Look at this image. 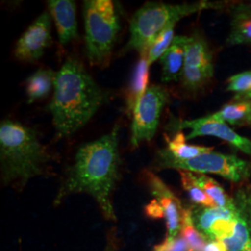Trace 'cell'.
Instances as JSON below:
<instances>
[{"label":"cell","mask_w":251,"mask_h":251,"mask_svg":"<svg viewBox=\"0 0 251 251\" xmlns=\"http://www.w3.org/2000/svg\"><path fill=\"white\" fill-rule=\"evenodd\" d=\"M169 123L171 131L179 132L183 129H191V132L186 136V141L201 136H212L251 155V140L237 134L227 123L217 118L213 114L193 120L172 118Z\"/></svg>","instance_id":"obj_8"},{"label":"cell","mask_w":251,"mask_h":251,"mask_svg":"<svg viewBox=\"0 0 251 251\" xmlns=\"http://www.w3.org/2000/svg\"><path fill=\"white\" fill-rule=\"evenodd\" d=\"M57 72L51 69H38L31 75L26 80L27 102L33 103L38 100L46 98L52 89L56 79Z\"/></svg>","instance_id":"obj_17"},{"label":"cell","mask_w":251,"mask_h":251,"mask_svg":"<svg viewBox=\"0 0 251 251\" xmlns=\"http://www.w3.org/2000/svg\"><path fill=\"white\" fill-rule=\"evenodd\" d=\"M175 25L176 24H173L170 26L167 27L153 40L147 53V60H148L149 66L154 62H156L158 59H160L162 55L165 53L168 50V49L171 47L175 38L174 36Z\"/></svg>","instance_id":"obj_24"},{"label":"cell","mask_w":251,"mask_h":251,"mask_svg":"<svg viewBox=\"0 0 251 251\" xmlns=\"http://www.w3.org/2000/svg\"><path fill=\"white\" fill-rule=\"evenodd\" d=\"M233 201L236 211L234 232L222 242L228 251H251V185L238 189Z\"/></svg>","instance_id":"obj_10"},{"label":"cell","mask_w":251,"mask_h":251,"mask_svg":"<svg viewBox=\"0 0 251 251\" xmlns=\"http://www.w3.org/2000/svg\"><path fill=\"white\" fill-rule=\"evenodd\" d=\"M156 164L161 169H175L199 174H217L234 182L249 179L251 169L248 162L234 154L222 152H204L188 160H178L171 156L166 149L157 152Z\"/></svg>","instance_id":"obj_6"},{"label":"cell","mask_w":251,"mask_h":251,"mask_svg":"<svg viewBox=\"0 0 251 251\" xmlns=\"http://www.w3.org/2000/svg\"><path fill=\"white\" fill-rule=\"evenodd\" d=\"M168 147L166 150L171 156L178 160H188L198 155L213 151L212 147L186 144V137L182 131L177 132L172 140L167 139Z\"/></svg>","instance_id":"obj_20"},{"label":"cell","mask_w":251,"mask_h":251,"mask_svg":"<svg viewBox=\"0 0 251 251\" xmlns=\"http://www.w3.org/2000/svg\"><path fill=\"white\" fill-rule=\"evenodd\" d=\"M152 251H188V248L185 240L178 236L174 239L166 238L163 242L155 246Z\"/></svg>","instance_id":"obj_26"},{"label":"cell","mask_w":251,"mask_h":251,"mask_svg":"<svg viewBox=\"0 0 251 251\" xmlns=\"http://www.w3.org/2000/svg\"><path fill=\"white\" fill-rule=\"evenodd\" d=\"M217 118L234 126L251 125V99L234 98L213 114Z\"/></svg>","instance_id":"obj_19"},{"label":"cell","mask_w":251,"mask_h":251,"mask_svg":"<svg viewBox=\"0 0 251 251\" xmlns=\"http://www.w3.org/2000/svg\"><path fill=\"white\" fill-rule=\"evenodd\" d=\"M53 157L38 138L36 129L12 120L0 124L1 179L5 185L23 189L47 171Z\"/></svg>","instance_id":"obj_3"},{"label":"cell","mask_w":251,"mask_h":251,"mask_svg":"<svg viewBox=\"0 0 251 251\" xmlns=\"http://www.w3.org/2000/svg\"><path fill=\"white\" fill-rule=\"evenodd\" d=\"M146 214L151 218H164V213L162 207L158 204V202L153 199L150 204H148L145 207Z\"/></svg>","instance_id":"obj_27"},{"label":"cell","mask_w":251,"mask_h":251,"mask_svg":"<svg viewBox=\"0 0 251 251\" xmlns=\"http://www.w3.org/2000/svg\"><path fill=\"white\" fill-rule=\"evenodd\" d=\"M149 64L147 60V55L140 57L139 62L135 66L134 71L132 73L131 79L126 91V110L127 113L132 115L135 108L139 101L144 96L146 90L148 89L149 80Z\"/></svg>","instance_id":"obj_15"},{"label":"cell","mask_w":251,"mask_h":251,"mask_svg":"<svg viewBox=\"0 0 251 251\" xmlns=\"http://www.w3.org/2000/svg\"><path fill=\"white\" fill-rule=\"evenodd\" d=\"M85 50L90 65H107L120 30L119 15L111 0L83 2Z\"/></svg>","instance_id":"obj_5"},{"label":"cell","mask_w":251,"mask_h":251,"mask_svg":"<svg viewBox=\"0 0 251 251\" xmlns=\"http://www.w3.org/2000/svg\"><path fill=\"white\" fill-rule=\"evenodd\" d=\"M119 126L99 139L83 144L65 176L54 204L60 205L74 194H88L95 199L109 221H117L112 193L119 179L121 158L118 143Z\"/></svg>","instance_id":"obj_1"},{"label":"cell","mask_w":251,"mask_h":251,"mask_svg":"<svg viewBox=\"0 0 251 251\" xmlns=\"http://www.w3.org/2000/svg\"><path fill=\"white\" fill-rule=\"evenodd\" d=\"M183 70L214 74L212 53L206 40L198 34L189 36Z\"/></svg>","instance_id":"obj_14"},{"label":"cell","mask_w":251,"mask_h":251,"mask_svg":"<svg viewBox=\"0 0 251 251\" xmlns=\"http://www.w3.org/2000/svg\"><path fill=\"white\" fill-rule=\"evenodd\" d=\"M145 179L154 199L162 207L168 229L166 238L174 239L178 237L185 209L181 206L177 197L156 175L150 171H145Z\"/></svg>","instance_id":"obj_11"},{"label":"cell","mask_w":251,"mask_h":251,"mask_svg":"<svg viewBox=\"0 0 251 251\" xmlns=\"http://www.w3.org/2000/svg\"><path fill=\"white\" fill-rule=\"evenodd\" d=\"M189 36H176L171 47L162 55V81L172 82L181 79L185 63V50Z\"/></svg>","instance_id":"obj_13"},{"label":"cell","mask_w":251,"mask_h":251,"mask_svg":"<svg viewBox=\"0 0 251 251\" xmlns=\"http://www.w3.org/2000/svg\"><path fill=\"white\" fill-rule=\"evenodd\" d=\"M180 232L182 234V238L187 244L188 251H203L206 247V237L200 233L194 224L191 209H185Z\"/></svg>","instance_id":"obj_21"},{"label":"cell","mask_w":251,"mask_h":251,"mask_svg":"<svg viewBox=\"0 0 251 251\" xmlns=\"http://www.w3.org/2000/svg\"><path fill=\"white\" fill-rule=\"evenodd\" d=\"M117 237L115 234H111L109 236L106 247L103 251H117Z\"/></svg>","instance_id":"obj_29"},{"label":"cell","mask_w":251,"mask_h":251,"mask_svg":"<svg viewBox=\"0 0 251 251\" xmlns=\"http://www.w3.org/2000/svg\"><path fill=\"white\" fill-rule=\"evenodd\" d=\"M231 32L227 39L229 45L251 44V8L238 4L231 11Z\"/></svg>","instance_id":"obj_16"},{"label":"cell","mask_w":251,"mask_h":251,"mask_svg":"<svg viewBox=\"0 0 251 251\" xmlns=\"http://www.w3.org/2000/svg\"><path fill=\"white\" fill-rule=\"evenodd\" d=\"M227 90L233 92L237 99H251V71L236 74L228 80Z\"/></svg>","instance_id":"obj_25"},{"label":"cell","mask_w":251,"mask_h":251,"mask_svg":"<svg viewBox=\"0 0 251 251\" xmlns=\"http://www.w3.org/2000/svg\"><path fill=\"white\" fill-rule=\"evenodd\" d=\"M179 172L181 185L194 203L201 206H217L213 199L198 185L193 172L187 171H179Z\"/></svg>","instance_id":"obj_22"},{"label":"cell","mask_w":251,"mask_h":251,"mask_svg":"<svg viewBox=\"0 0 251 251\" xmlns=\"http://www.w3.org/2000/svg\"><path fill=\"white\" fill-rule=\"evenodd\" d=\"M194 176L198 185L213 199L217 206L228 207L233 205V198H229L226 195L224 188L215 179L206 176V174L194 173Z\"/></svg>","instance_id":"obj_23"},{"label":"cell","mask_w":251,"mask_h":251,"mask_svg":"<svg viewBox=\"0 0 251 251\" xmlns=\"http://www.w3.org/2000/svg\"><path fill=\"white\" fill-rule=\"evenodd\" d=\"M192 218L197 229L203 233L207 239L210 232V228L215 223L216 220L224 217H235L236 211L235 206L233 205L228 207L221 206H201L194 207L191 209Z\"/></svg>","instance_id":"obj_18"},{"label":"cell","mask_w":251,"mask_h":251,"mask_svg":"<svg viewBox=\"0 0 251 251\" xmlns=\"http://www.w3.org/2000/svg\"><path fill=\"white\" fill-rule=\"evenodd\" d=\"M50 13L55 23L59 42L67 45L77 36L76 5L72 0H50L48 2Z\"/></svg>","instance_id":"obj_12"},{"label":"cell","mask_w":251,"mask_h":251,"mask_svg":"<svg viewBox=\"0 0 251 251\" xmlns=\"http://www.w3.org/2000/svg\"><path fill=\"white\" fill-rule=\"evenodd\" d=\"M51 15L45 11L27 28L15 47V57L23 62L38 61L51 45Z\"/></svg>","instance_id":"obj_9"},{"label":"cell","mask_w":251,"mask_h":251,"mask_svg":"<svg viewBox=\"0 0 251 251\" xmlns=\"http://www.w3.org/2000/svg\"><path fill=\"white\" fill-rule=\"evenodd\" d=\"M219 3L200 1L193 4L171 5L161 2H147L132 16L129 25V39L122 52L134 50L147 55L153 40L168 26L180 19L208 9H217Z\"/></svg>","instance_id":"obj_4"},{"label":"cell","mask_w":251,"mask_h":251,"mask_svg":"<svg viewBox=\"0 0 251 251\" xmlns=\"http://www.w3.org/2000/svg\"><path fill=\"white\" fill-rule=\"evenodd\" d=\"M203 251H228L224 243L217 239L208 240Z\"/></svg>","instance_id":"obj_28"},{"label":"cell","mask_w":251,"mask_h":251,"mask_svg":"<svg viewBox=\"0 0 251 251\" xmlns=\"http://www.w3.org/2000/svg\"><path fill=\"white\" fill-rule=\"evenodd\" d=\"M108 97L107 91L100 87L79 60L67 58L57 72L53 97L48 105L56 137L64 139L79 130Z\"/></svg>","instance_id":"obj_2"},{"label":"cell","mask_w":251,"mask_h":251,"mask_svg":"<svg viewBox=\"0 0 251 251\" xmlns=\"http://www.w3.org/2000/svg\"><path fill=\"white\" fill-rule=\"evenodd\" d=\"M169 100L170 94L166 88L158 85L148 87L132 114L130 144L133 147L150 142L154 137Z\"/></svg>","instance_id":"obj_7"}]
</instances>
